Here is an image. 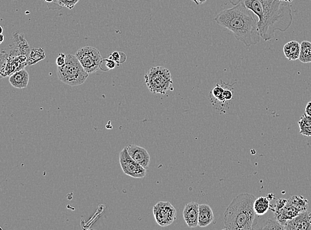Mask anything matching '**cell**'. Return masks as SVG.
I'll return each mask as SVG.
<instances>
[{
  "mask_svg": "<svg viewBox=\"0 0 311 230\" xmlns=\"http://www.w3.org/2000/svg\"><path fill=\"white\" fill-rule=\"evenodd\" d=\"M224 87L223 81L220 80V84H216V87L213 88L212 91L210 92V101L212 102L213 104L216 105L217 102L218 103H223L226 102V100L224 96Z\"/></svg>",
  "mask_w": 311,
  "mask_h": 230,
  "instance_id": "cell-17",
  "label": "cell"
},
{
  "mask_svg": "<svg viewBox=\"0 0 311 230\" xmlns=\"http://www.w3.org/2000/svg\"><path fill=\"white\" fill-rule=\"evenodd\" d=\"M299 60L303 63H311V43L303 41L301 43L300 56Z\"/></svg>",
  "mask_w": 311,
  "mask_h": 230,
  "instance_id": "cell-21",
  "label": "cell"
},
{
  "mask_svg": "<svg viewBox=\"0 0 311 230\" xmlns=\"http://www.w3.org/2000/svg\"><path fill=\"white\" fill-rule=\"evenodd\" d=\"M78 1L79 0H57V4L61 8L66 7V8L72 9L74 8Z\"/></svg>",
  "mask_w": 311,
  "mask_h": 230,
  "instance_id": "cell-26",
  "label": "cell"
},
{
  "mask_svg": "<svg viewBox=\"0 0 311 230\" xmlns=\"http://www.w3.org/2000/svg\"><path fill=\"white\" fill-rule=\"evenodd\" d=\"M9 83L11 85L18 89H23L27 87L29 81V75L25 69L16 71L9 77Z\"/></svg>",
  "mask_w": 311,
  "mask_h": 230,
  "instance_id": "cell-13",
  "label": "cell"
},
{
  "mask_svg": "<svg viewBox=\"0 0 311 230\" xmlns=\"http://www.w3.org/2000/svg\"><path fill=\"white\" fill-rule=\"evenodd\" d=\"M14 37L15 42H16L19 50H20L21 54L27 56L28 58L31 50L30 49L29 45L27 41L24 39V35L16 33H14Z\"/></svg>",
  "mask_w": 311,
  "mask_h": 230,
  "instance_id": "cell-20",
  "label": "cell"
},
{
  "mask_svg": "<svg viewBox=\"0 0 311 230\" xmlns=\"http://www.w3.org/2000/svg\"><path fill=\"white\" fill-rule=\"evenodd\" d=\"M126 149L135 161L145 169H148L150 164V155L146 149L135 145H128Z\"/></svg>",
  "mask_w": 311,
  "mask_h": 230,
  "instance_id": "cell-10",
  "label": "cell"
},
{
  "mask_svg": "<svg viewBox=\"0 0 311 230\" xmlns=\"http://www.w3.org/2000/svg\"><path fill=\"white\" fill-rule=\"evenodd\" d=\"M56 73L62 82L71 86L82 85L89 76L75 54H67L65 65L57 67Z\"/></svg>",
  "mask_w": 311,
  "mask_h": 230,
  "instance_id": "cell-4",
  "label": "cell"
},
{
  "mask_svg": "<svg viewBox=\"0 0 311 230\" xmlns=\"http://www.w3.org/2000/svg\"><path fill=\"white\" fill-rule=\"evenodd\" d=\"M256 197L249 193L240 194L227 207L224 216V230H252L256 218L254 204Z\"/></svg>",
  "mask_w": 311,
  "mask_h": 230,
  "instance_id": "cell-3",
  "label": "cell"
},
{
  "mask_svg": "<svg viewBox=\"0 0 311 230\" xmlns=\"http://www.w3.org/2000/svg\"><path fill=\"white\" fill-rule=\"evenodd\" d=\"M214 21L222 27L233 32L235 38L246 47L259 42L261 36L255 14L242 2L220 11Z\"/></svg>",
  "mask_w": 311,
  "mask_h": 230,
  "instance_id": "cell-2",
  "label": "cell"
},
{
  "mask_svg": "<svg viewBox=\"0 0 311 230\" xmlns=\"http://www.w3.org/2000/svg\"><path fill=\"white\" fill-rule=\"evenodd\" d=\"M75 56L89 75L93 74L100 69L103 60L99 50L93 47H82L77 51Z\"/></svg>",
  "mask_w": 311,
  "mask_h": 230,
  "instance_id": "cell-6",
  "label": "cell"
},
{
  "mask_svg": "<svg viewBox=\"0 0 311 230\" xmlns=\"http://www.w3.org/2000/svg\"><path fill=\"white\" fill-rule=\"evenodd\" d=\"M45 52L42 48L32 49L29 56L27 58V66L35 65L41 60L45 59Z\"/></svg>",
  "mask_w": 311,
  "mask_h": 230,
  "instance_id": "cell-22",
  "label": "cell"
},
{
  "mask_svg": "<svg viewBox=\"0 0 311 230\" xmlns=\"http://www.w3.org/2000/svg\"><path fill=\"white\" fill-rule=\"evenodd\" d=\"M300 212L287 201V203L282 209L274 211V217L285 228L286 222L293 219Z\"/></svg>",
  "mask_w": 311,
  "mask_h": 230,
  "instance_id": "cell-12",
  "label": "cell"
},
{
  "mask_svg": "<svg viewBox=\"0 0 311 230\" xmlns=\"http://www.w3.org/2000/svg\"><path fill=\"white\" fill-rule=\"evenodd\" d=\"M235 5L244 3L258 18L260 36L268 41L276 37L277 31H287L293 22L291 5L280 0H230Z\"/></svg>",
  "mask_w": 311,
  "mask_h": 230,
  "instance_id": "cell-1",
  "label": "cell"
},
{
  "mask_svg": "<svg viewBox=\"0 0 311 230\" xmlns=\"http://www.w3.org/2000/svg\"><path fill=\"white\" fill-rule=\"evenodd\" d=\"M109 58L114 60L119 67L121 64L125 63L126 60H127V56L123 52L115 51L110 54Z\"/></svg>",
  "mask_w": 311,
  "mask_h": 230,
  "instance_id": "cell-25",
  "label": "cell"
},
{
  "mask_svg": "<svg viewBox=\"0 0 311 230\" xmlns=\"http://www.w3.org/2000/svg\"><path fill=\"white\" fill-rule=\"evenodd\" d=\"M197 2L199 3V5L203 4L206 2L207 0H197Z\"/></svg>",
  "mask_w": 311,
  "mask_h": 230,
  "instance_id": "cell-29",
  "label": "cell"
},
{
  "mask_svg": "<svg viewBox=\"0 0 311 230\" xmlns=\"http://www.w3.org/2000/svg\"><path fill=\"white\" fill-rule=\"evenodd\" d=\"M286 230H311V213L305 211L300 212L293 219L286 222Z\"/></svg>",
  "mask_w": 311,
  "mask_h": 230,
  "instance_id": "cell-9",
  "label": "cell"
},
{
  "mask_svg": "<svg viewBox=\"0 0 311 230\" xmlns=\"http://www.w3.org/2000/svg\"><path fill=\"white\" fill-rule=\"evenodd\" d=\"M280 1H287V2H291L293 0H280Z\"/></svg>",
  "mask_w": 311,
  "mask_h": 230,
  "instance_id": "cell-32",
  "label": "cell"
},
{
  "mask_svg": "<svg viewBox=\"0 0 311 230\" xmlns=\"http://www.w3.org/2000/svg\"><path fill=\"white\" fill-rule=\"evenodd\" d=\"M66 56L67 54L64 53H60L58 54V57L56 58V64L57 67H61L65 65L66 63Z\"/></svg>",
  "mask_w": 311,
  "mask_h": 230,
  "instance_id": "cell-27",
  "label": "cell"
},
{
  "mask_svg": "<svg viewBox=\"0 0 311 230\" xmlns=\"http://www.w3.org/2000/svg\"><path fill=\"white\" fill-rule=\"evenodd\" d=\"M45 2L47 3H52V2H53L54 0H45Z\"/></svg>",
  "mask_w": 311,
  "mask_h": 230,
  "instance_id": "cell-30",
  "label": "cell"
},
{
  "mask_svg": "<svg viewBox=\"0 0 311 230\" xmlns=\"http://www.w3.org/2000/svg\"><path fill=\"white\" fill-rule=\"evenodd\" d=\"M271 208L269 200L267 197H259L255 200L254 204V210L258 216H263L266 214Z\"/></svg>",
  "mask_w": 311,
  "mask_h": 230,
  "instance_id": "cell-16",
  "label": "cell"
},
{
  "mask_svg": "<svg viewBox=\"0 0 311 230\" xmlns=\"http://www.w3.org/2000/svg\"><path fill=\"white\" fill-rule=\"evenodd\" d=\"M300 51L301 44L297 41H291L284 45V54L289 60L299 59V56H300Z\"/></svg>",
  "mask_w": 311,
  "mask_h": 230,
  "instance_id": "cell-15",
  "label": "cell"
},
{
  "mask_svg": "<svg viewBox=\"0 0 311 230\" xmlns=\"http://www.w3.org/2000/svg\"><path fill=\"white\" fill-rule=\"evenodd\" d=\"M199 204L195 202L187 204L183 210V218L186 225L190 228L199 226Z\"/></svg>",
  "mask_w": 311,
  "mask_h": 230,
  "instance_id": "cell-11",
  "label": "cell"
},
{
  "mask_svg": "<svg viewBox=\"0 0 311 230\" xmlns=\"http://www.w3.org/2000/svg\"><path fill=\"white\" fill-rule=\"evenodd\" d=\"M192 1H193L194 3H195L196 4L199 5V3L197 2V0H191Z\"/></svg>",
  "mask_w": 311,
  "mask_h": 230,
  "instance_id": "cell-33",
  "label": "cell"
},
{
  "mask_svg": "<svg viewBox=\"0 0 311 230\" xmlns=\"http://www.w3.org/2000/svg\"><path fill=\"white\" fill-rule=\"evenodd\" d=\"M119 161L124 174L128 176L135 179H143L146 176L147 169L131 157L126 148L120 152Z\"/></svg>",
  "mask_w": 311,
  "mask_h": 230,
  "instance_id": "cell-7",
  "label": "cell"
},
{
  "mask_svg": "<svg viewBox=\"0 0 311 230\" xmlns=\"http://www.w3.org/2000/svg\"><path fill=\"white\" fill-rule=\"evenodd\" d=\"M148 89L153 94H165L173 91V82L169 69L161 66L151 68L144 77Z\"/></svg>",
  "mask_w": 311,
  "mask_h": 230,
  "instance_id": "cell-5",
  "label": "cell"
},
{
  "mask_svg": "<svg viewBox=\"0 0 311 230\" xmlns=\"http://www.w3.org/2000/svg\"><path fill=\"white\" fill-rule=\"evenodd\" d=\"M3 40H4V36L3 35V34H1V41H0V43H2Z\"/></svg>",
  "mask_w": 311,
  "mask_h": 230,
  "instance_id": "cell-31",
  "label": "cell"
},
{
  "mask_svg": "<svg viewBox=\"0 0 311 230\" xmlns=\"http://www.w3.org/2000/svg\"><path fill=\"white\" fill-rule=\"evenodd\" d=\"M154 215L156 222L161 227L171 225L176 220L177 210L169 202H159L154 205Z\"/></svg>",
  "mask_w": 311,
  "mask_h": 230,
  "instance_id": "cell-8",
  "label": "cell"
},
{
  "mask_svg": "<svg viewBox=\"0 0 311 230\" xmlns=\"http://www.w3.org/2000/svg\"><path fill=\"white\" fill-rule=\"evenodd\" d=\"M262 230H285L284 226L280 223L276 218H269L267 220L264 226L260 228Z\"/></svg>",
  "mask_w": 311,
  "mask_h": 230,
  "instance_id": "cell-23",
  "label": "cell"
},
{
  "mask_svg": "<svg viewBox=\"0 0 311 230\" xmlns=\"http://www.w3.org/2000/svg\"><path fill=\"white\" fill-rule=\"evenodd\" d=\"M118 67V64L110 58H104L102 60L101 65H100V69L103 71H108L114 69L115 68Z\"/></svg>",
  "mask_w": 311,
  "mask_h": 230,
  "instance_id": "cell-24",
  "label": "cell"
},
{
  "mask_svg": "<svg viewBox=\"0 0 311 230\" xmlns=\"http://www.w3.org/2000/svg\"><path fill=\"white\" fill-rule=\"evenodd\" d=\"M305 113H306L308 116L311 117V102H309L307 103L306 108H305Z\"/></svg>",
  "mask_w": 311,
  "mask_h": 230,
  "instance_id": "cell-28",
  "label": "cell"
},
{
  "mask_svg": "<svg viewBox=\"0 0 311 230\" xmlns=\"http://www.w3.org/2000/svg\"><path fill=\"white\" fill-rule=\"evenodd\" d=\"M288 203L293 205L299 212H305L309 208V201L302 196H293L288 200Z\"/></svg>",
  "mask_w": 311,
  "mask_h": 230,
  "instance_id": "cell-18",
  "label": "cell"
},
{
  "mask_svg": "<svg viewBox=\"0 0 311 230\" xmlns=\"http://www.w3.org/2000/svg\"><path fill=\"white\" fill-rule=\"evenodd\" d=\"M300 134L305 137L311 136V117L305 113L301 117L300 120L298 122Z\"/></svg>",
  "mask_w": 311,
  "mask_h": 230,
  "instance_id": "cell-19",
  "label": "cell"
},
{
  "mask_svg": "<svg viewBox=\"0 0 311 230\" xmlns=\"http://www.w3.org/2000/svg\"><path fill=\"white\" fill-rule=\"evenodd\" d=\"M214 220V213L210 205L206 204H199V226L200 227H207L212 223Z\"/></svg>",
  "mask_w": 311,
  "mask_h": 230,
  "instance_id": "cell-14",
  "label": "cell"
}]
</instances>
